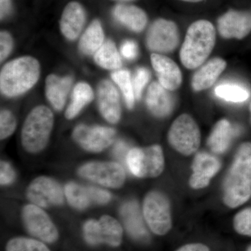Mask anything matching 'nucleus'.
I'll return each instance as SVG.
<instances>
[{"label":"nucleus","mask_w":251,"mask_h":251,"mask_svg":"<svg viewBox=\"0 0 251 251\" xmlns=\"http://www.w3.org/2000/svg\"><path fill=\"white\" fill-rule=\"evenodd\" d=\"M237 133L236 128L231 126L228 120H220L208 138V146L214 153H224L228 149L232 137Z\"/></svg>","instance_id":"b1692460"},{"label":"nucleus","mask_w":251,"mask_h":251,"mask_svg":"<svg viewBox=\"0 0 251 251\" xmlns=\"http://www.w3.org/2000/svg\"><path fill=\"white\" fill-rule=\"evenodd\" d=\"M113 16L118 22L135 32L143 31L148 23L146 13L134 5H117L113 9Z\"/></svg>","instance_id":"4be33fe9"},{"label":"nucleus","mask_w":251,"mask_h":251,"mask_svg":"<svg viewBox=\"0 0 251 251\" xmlns=\"http://www.w3.org/2000/svg\"><path fill=\"white\" fill-rule=\"evenodd\" d=\"M98 103L100 113L107 121L116 124L121 117L120 95L111 82L103 80L98 89Z\"/></svg>","instance_id":"f3484780"},{"label":"nucleus","mask_w":251,"mask_h":251,"mask_svg":"<svg viewBox=\"0 0 251 251\" xmlns=\"http://www.w3.org/2000/svg\"><path fill=\"white\" fill-rule=\"evenodd\" d=\"M218 29L225 39H244L251 31V14L229 10L218 19Z\"/></svg>","instance_id":"4468645a"},{"label":"nucleus","mask_w":251,"mask_h":251,"mask_svg":"<svg viewBox=\"0 0 251 251\" xmlns=\"http://www.w3.org/2000/svg\"><path fill=\"white\" fill-rule=\"evenodd\" d=\"M128 146L123 141H118L115 144L113 148V153L116 158L120 160H123L124 158L126 157L128 153Z\"/></svg>","instance_id":"58836bf2"},{"label":"nucleus","mask_w":251,"mask_h":251,"mask_svg":"<svg viewBox=\"0 0 251 251\" xmlns=\"http://www.w3.org/2000/svg\"><path fill=\"white\" fill-rule=\"evenodd\" d=\"M247 251H251V246H250V247L248 248V249H247Z\"/></svg>","instance_id":"37998d69"},{"label":"nucleus","mask_w":251,"mask_h":251,"mask_svg":"<svg viewBox=\"0 0 251 251\" xmlns=\"http://www.w3.org/2000/svg\"><path fill=\"white\" fill-rule=\"evenodd\" d=\"M84 237L90 245L105 243L111 247L121 244L123 229L116 219L110 216H103L99 221L88 220L83 226Z\"/></svg>","instance_id":"1a4fd4ad"},{"label":"nucleus","mask_w":251,"mask_h":251,"mask_svg":"<svg viewBox=\"0 0 251 251\" xmlns=\"http://www.w3.org/2000/svg\"><path fill=\"white\" fill-rule=\"evenodd\" d=\"M16 127V119L9 110H3L0 114V137L1 140L14 133Z\"/></svg>","instance_id":"473e14b6"},{"label":"nucleus","mask_w":251,"mask_h":251,"mask_svg":"<svg viewBox=\"0 0 251 251\" xmlns=\"http://www.w3.org/2000/svg\"><path fill=\"white\" fill-rule=\"evenodd\" d=\"M13 49V39L9 33L1 31L0 34V60L3 62Z\"/></svg>","instance_id":"e433bc0d"},{"label":"nucleus","mask_w":251,"mask_h":251,"mask_svg":"<svg viewBox=\"0 0 251 251\" xmlns=\"http://www.w3.org/2000/svg\"><path fill=\"white\" fill-rule=\"evenodd\" d=\"M233 226L238 234L251 237V208L239 211L234 216Z\"/></svg>","instance_id":"2f4dec72"},{"label":"nucleus","mask_w":251,"mask_h":251,"mask_svg":"<svg viewBox=\"0 0 251 251\" xmlns=\"http://www.w3.org/2000/svg\"><path fill=\"white\" fill-rule=\"evenodd\" d=\"M16 174L12 166L6 161H1L0 165V183L2 186L12 184Z\"/></svg>","instance_id":"c9c22d12"},{"label":"nucleus","mask_w":251,"mask_h":251,"mask_svg":"<svg viewBox=\"0 0 251 251\" xmlns=\"http://www.w3.org/2000/svg\"><path fill=\"white\" fill-rule=\"evenodd\" d=\"M146 103L150 111L159 118L168 116L174 108V100L169 91L157 82L149 87Z\"/></svg>","instance_id":"6ab92c4d"},{"label":"nucleus","mask_w":251,"mask_h":251,"mask_svg":"<svg viewBox=\"0 0 251 251\" xmlns=\"http://www.w3.org/2000/svg\"><path fill=\"white\" fill-rule=\"evenodd\" d=\"M251 196V143H243L224 182L225 204L236 208L247 202Z\"/></svg>","instance_id":"f257e3e1"},{"label":"nucleus","mask_w":251,"mask_h":251,"mask_svg":"<svg viewBox=\"0 0 251 251\" xmlns=\"http://www.w3.org/2000/svg\"><path fill=\"white\" fill-rule=\"evenodd\" d=\"M201 140V131L197 123L187 114L177 117L168 132V142L172 148L185 156L197 151Z\"/></svg>","instance_id":"423d86ee"},{"label":"nucleus","mask_w":251,"mask_h":251,"mask_svg":"<svg viewBox=\"0 0 251 251\" xmlns=\"http://www.w3.org/2000/svg\"><path fill=\"white\" fill-rule=\"evenodd\" d=\"M143 215L153 233L164 235L171 230V205L168 198L159 191L149 193L144 200Z\"/></svg>","instance_id":"0eeeda50"},{"label":"nucleus","mask_w":251,"mask_h":251,"mask_svg":"<svg viewBox=\"0 0 251 251\" xmlns=\"http://www.w3.org/2000/svg\"><path fill=\"white\" fill-rule=\"evenodd\" d=\"M180 34L176 23L158 18L150 26L147 34V46L154 53H169L179 45Z\"/></svg>","instance_id":"9d476101"},{"label":"nucleus","mask_w":251,"mask_h":251,"mask_svg":"<svg viewBox=\"0 0 251 251\" xmlns=\"http://www.w3.org/2000/svg\"><path fill=\"white\" fill-rule=\"evenodd\" d=\"M40 70L38 60L29 56L8 62L0 74L1 93L14 97L27 92L39 80Z\"/></svg>","instance_id":"7ed1b4c3"},{"label":"nucleus","mask_w":251,"mask_h":251,"mask_svg":"<svg viewBox=\"0 0 251 251\" xmlns=\"http://www.w3.org/2000/svg\"><path fill=\"white\" fill-rule=\"evenodd\" d=\"M85 23V12L82 5L72 1L66 6L59 21L63 35L69 40H75L80 35Z\"/></svg>","instance_id":"a211bd4d"},{"label":"nucleus","mask_w":251,"mask_h":251,"mask_svg":"<svg viewBox=\"0 0 251 251\" xmlns=\"http://www.w3.org/2000/svg\"><path fill=\"white\" fill-rule=\"evenodd\" d=\"M150 79V72L146 68L140 67L137 69L133 80L135 99L140 100L141 98L142 92Z\"/></svg>","instance_id":"72a5a7b5"},{"label":"nucleus","mask_w":251,"mask_h":251,"mask_svg":"<svg viewBox=\"0 0 251 251\" xmlns=\"http://www.w3.org/2000/svg\"><path fill=\"white\" fill-rule=\"evenodd\" d=\"M214 25L206 20H199L188 27L181 50L180 59L188 69L201 67L210 55L216 43Z\"/></svg>","instance_id":"f03ea898"},{"label":"nucleus","mask_w":251,"mask_h":251,"mask_svg":"<svg viewBox=\"0 0 251 251\" xmlns=\"http://www.w3.org/2000/svg\"><path fill=\"white\" fill-rule=\"evenodd\" d=\"M220 168L221 163L215 156L206 153H198L193 160V174L190 178V186L194 189L206 187Z\"/></svg>","instance_id":"2eb2a0df"},{"label":"nucleus","mask_w":251,"mask_h":251,"mask_svg":"<svg viewBox=\"0 0 251 251\" xmlns=\"http://www.w3.org/2000/svg\"><path fill=\"white\" fill-rule=\"evenodd\" d=\"M126 163L130 173L137 177H156L164 170L163 150L157 145L132 149L127 153Z\"/></svg>","instance_id":"39448f33"},{"label":"nucleus","mask_w":251,"mask_h":251,"mask_svg":"<svg viewBox=\"0 0 251 251\" xmlns=\"http://www.w3.org/2000/svg\"><path fill=\"white\" fill-rule=\"evenodd\" d=\"M64 193L69 204L78 210L85 209L92 202L87 186L69 182L65 186Z\"/></svg>","instance_id":"cd10ccee"},{"label":"nucleus","mask_w":251,"mask_h":251,"mask_svg":"<svg viewBox=\"0 0 251 251\" xmlns=\"http://www.w3.org/2000/svg\"><path fill=\"white\" fill-rule=\"evenodd\" d=\"M176 251H209V249L202 244H190L180 248Z\"/></svg>","instance_id":"ea45409f"},{"label":"nucleus","mask_w":251,"mask_h":251,"mask_svg":"<svg viewBox=\"0 0 251 251\" xmlns=\"http://www.w3.org/2000/svg\"><path fill=\"white\" fill-rule=\"evenodd\" d=\"M95 62L100 67L116 70L122 67V59L116 46L112 41H107L94 54Z\"/></svg>","instance_id":"bb28decb"},{"label":"nucleus","mask_w":251,"mask_h":251,"mask_svg":"<svg viewBox=\"0 0 251 251\" xmlns=\"http://www.w3.org/2000/svg\"><path fill=\"white\" fill-rule=\"evenodd\" d=\"M104 33L101 23L95 20L91 23L81 37L79 47L84 54H95L103 44Z\"/></svg>","instance_id":"393cba45"},{"label":"nucleus","mask_w":251,"mask_h":251,"mask_svg":"<svg viewBox=\"0 0 251 251\" xmlns=\"http://www.w3.org/2000/svg\"><path fill=\"white\" fill-rule=\"evenodd\" d=\"M120 214L126 229L137 240L146 241L148 233L144 225L138 203L129 201L125 203L120 209Z\"/></svg>","instance_id":"412c9836"},{"label":"nucleus","mask_w":251,"mask_h":251,"mask_svg":"<svg viewBox=\"0 0 251 251\" xmlns=\"http://www.w3.org/2000/svg\"><path fill=\"white\" fill-rule=\"evenodd\" d=\"M89 194L92 202L99 204H105L110 202L111 194L108 191L94 186H87Z\"/></svg>","instance_id":"f704fd0d"},{"label":"nucleus","mask_w":251,"mask_h":251,"mask_svg":"<svg viewBox=\"0 0 251 251\" xmlns=\"http://www.w3.org/2000/svg\"><path fill=\"white\" fill-rule=\"evenodd\" d=\"M216 97L227 101L242 103L250 97L249 91L244 87L234 84H222L216 87Z\"/></svg>","instance_id":"c756f323"},{"label":"nucleus","mask_w":251,"mask_h":251,"mask_svg":"<svg viewBox=\"0 0 251 251\" xmlns=\"http://www.w3.org/2000/svg\"><path fill=\"white\" fill-rule=\"evenodd\" d=\"M94 98L93 90L85 82H79L73 91L72 102L66 110L65 116L69 120L75 118Z\"/></svg>","instance_id":"a878e982"},{"label":"nucleus","mask_w":251,"mask_h":251,"mask_svg":"<svg viewBox=\"0 0 251 251\" xmlns=\"http://www.w3.org/2000/svg\"><path fill=\"white\" fill-rule=\"evenodd\" d=\"M73 138L86 151L100 152L113 143L115 130L100 126L80 125L74 128Z\"/></svg>","instance_id":"ddd939ff"},{"label":"nucleus","mask_w":251,"mask_h":251,"mask_svg":"<svg viewBox=\"0 0 251 251\" xmlns=\"http://www.w3.org/2000/svg\"><path fill=\"white\" fill-rule=\"evenodd\" d=\"M81 177L105 187L118 188L125 184L123 167L115 162H90L78 169Z\"/></svg>","instance_id":"6e6552de"},{"label":"nucleus","mask_w":251,"mask_h":251,"mask_svg":"<svg viewBox=\"0 0 251 251\" xmlns=\"http://www.w3.org/2000/svg\"><path fill=\"white\" fill-rule=\"evenodd\" d=\"M226 61L215 57L208 61L193 75L191 85L196 92L207 90L215 83L218 77L226 69Z\"/></svg>","instance_id":"aec40b11"},{"label":"nucleus","mask_w":251,"mask_h":251,"mask_svg":"<svg viewBox=\"0 0 251 251\" xmlns=\"http://www.w3.org/2000/svg\"><path fill=\"white\" fill-rule=\"evenodd\" d=\"M6 251H50L45 244L34 239L18 237L8 243Z\"/></svg>","instance_id":"7c9ffc66"},{"label":"nucleus","mask_w":251,"mask_h":251,"mask_svg":"<svg viewBox=\"0 0 251 251\" xmlns=\"http://www.w3.org/2000/svg\"><path fill=\"white\" fill-rule=\"evenodd\" d=\"M181 1H187V2H200V1H202L203 0H181Z\"/></svg>","instance_id":"79ce46f5"},{"label":"nucleus","mask_w":251,"mask_h":251,"mask_svg":"<svg viewBox=\"0 0 251 251\" xmlns=\"http://www.w3.org/2000/svg\"><path fill=\"white\" fill-rule=\"evenodd\" d=\"M53 124V114L47 107L39 105L31 110L21 132V141L28 152H39L46 148Z\"/></svg>","instance_id":"20e7f679"},{"label":"nucleus","mask_w":251,"mask_h":251,"mask_svg":"<svg viewBox=\"0 0 251 251\" xmlns=\"http://www.w3.org/2000/svg\"><path fill=\"white\" fill-rule=\"evenodd\" d=\"M120 51L125 58L132 60V59L136 58L138 56V46H137L136 43L133 41H126L122 44Z\"/></svg>","instance_id":"4c0bfd02"},{"label":"nucleus","mask_w":251,"mask_h":251,"mask_svg":"<svg viewBox=\"0 0 251 251\" xmlns=\"http://www.w3.org/2000/svg\"><path fill=\"white\" fill-rule=\"evenodd\" d=\"M72 77L50 75L46 80V94L50 103L57 110L64 108L72 85Z\"/></svg>","instance_id":"5701e85b"},{"label":"nucleus","mask_w":251,"mask_h":251,"mask_svg":"<svg viewBox=\"0 0 251 251\" xmlns=\"http://www.w3.org/2000/svg\"><path fill=\"white\" fill-rule=\"evenodd\" d=\"M11 10V0H0V18L4 19Z\"/></svg>","instance_id":"a19ab883"},{"label":"nucleus","mask_w":251,"mask_h":251,"mask_svg":"<svg viewBox=\"0 0 251 251\" xmlns=\"http://www.w3.org/2000/svg\"><path fill=\"white\" fill-rule=\"evenodd\" d=\"M250 111H251V104H250Z\"/></svg>","instance_id":"c03bdc74"},{"label":"nucleus","mask_w":251,"mask_h":251,"mask_svg":"<svg viewBox=\"0 0 251 251\" xmlns=\"http://www.w3.org/2000/svg\"><path fill=\"white\" fill-rule=\"evenodd\" d=\"M26 195L31 204L41 208L61 205L64 202V193L60 185L48 176H39L33 180Z\"/></svg>","instance_id":"f8f14e48"},{"label":"nucleus","mask_w":251,"mask_h":251,"mask_svg":"<svg viewBox=\"0 0 251 251\" xmlns=\"http://www.w3.org/2000/svg\"><path fill=\"white\" fill-rule=\"evenodd\" d=\"M22 216L28 232L43 242L52 243L58 238V231L49 216L35 204L23 207Z\"/></svg>","instance_id":"9b49d317"},{"label":"nucleus","mask_w":251,"mask_h":251,"mask_svg":"<svg viewBox=\"0 0 251 251\" xmlns=\"http://www.w3.org/2000/svg\"><path fill=\"white\" fill-rule=\"evenodd\" d=\"M151 62L158 77V82L168 91L177 90L182 82V75L177 64L161 54L153 53Z\"/></svg>","instance_id":"dca6fc26"},{"label":"nucleus","mask_w":251,"mask_h":251,"mask_svg":"<svg viewBox=\"0 0 251 251\" xmlns=\"http://www.w3.org/2000/svg\"><path fill=\"white\" fill-rule=\"evenodd\" d=\"M112 80L118 85L125 98L127 108L132 109L134 106L135 93L133 82L129 72L118 70L111 74Z\"/></svg>","instance_id":"c85d7f7f"}]
</instances>
